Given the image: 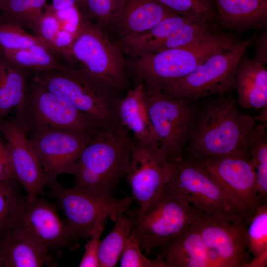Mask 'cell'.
Masks as SVG:
<instances>
[{"instance_id": "obj_25", "label": "cell", "mask_w": 267, "mask_h": 267, "mask_svg": "<svg viewBox=\"0 0 267 267\" xmlns=\"http://www.w3.org/2000/svg\"><path fill=\"white\" fill-rule=\"evenodd\" d=\"M128 213L118 214L111 220L115 223L114 227L100 240L99 267H114L119 261L134 222V214L127 215Z\"/></svg>"}, {"instance_id": "obj_16", "label": "cell", "mask_w": 267, "mask_h": 267, "mask_svg": "<svg viewBox=\"0 0 267 267\" xmlns=\"http://www.w3.org/2000/svg\"><path fill=\"white\" fill-rule=\"evenodd\" d=\"M196 224L213 267H243L251 259L243 221L222 222L203 215Z\"/></svg>"}, {"instance_id": "obj_29", "label": "cell", "mask_w": 267, "mask_h": 267, "mask_svg": "<svg viewBox=\"0 0 267 267\" xmlns=\"http://www.w3.org/2000/svg\"><path fill=\"white\" fill-rule=\"evenodd\" d=\"M125 0H79L82 17L106 30L113 25Z\"/></svg>"}, {"instance_id": "obj_22", "label": "cell", "mask_w": 267, "mask_h": 267, "mask_svg": "<svg viewBox=\"0 0 267 267\" xmlns=\"http://www.w3.org/2000/svg\"><path fill=\"white\" fill-rule=\"evenodd\" d=\"M196 223L160 248L168 267H213Z\"/></svg>"}, {"instance_id": "obj_38", "label": "cell", "mask_w": 267, "mask_h": 267, "mask_svg": "<svg viewBox=\"0 0 267 267\" xmlns=\"http://www.w3.org/2000/svg\"><path fill=\"white\" fill-rule=\"evenodd\" d=\"M15 179L11 160L5 143L0 140V180Z\"/></svg>"}, {"instance_id": "obj_11", "label": "cell", "mask_w": 267, "mask_h": 267, "mask_svg": "<svg viewBox=\"0 0 267 267\" xmlns=\"http://www.w3.org/2000/svg\"><path fill=\"white\" fill-rule=\"evenodd\" d=\"M51 196L62 209L74 240L89 238L96 222L129 212L132 197L115 198L112 194H96L85 192L74 187L62 186L57 179L46 181Z\"/></svg>"}, {"instance_id": "obj_40", "label": "cell", "mask_w": 267, "mask_h": 267, "mask_svg": "<svg viewBox=\"0 0 267 267\" xmlns=\"http://www.w3.org/2000/svg\"><path fill=\"white\" fill-rule=\"evenodd\" d=\"M267 266V251L253 257L243 267H266Z\"/></svg>"}, {"instance_id": "obj_2", "label": "cell", "mask_w": 267, "mask_h": 267, "mask_svg": "<svg viewBox=\"0 0 267 267\" xmlns=\"http://www.w3.org/2000/svg\"><path fill=\"white\" fill-rule=\"evenodd\" d=\"M124 127L101 129L92 135L79 157L74 187L96 194H112L126 175L132 139Z\"/></svg>"}, {"instance_id": "obj_9", "label": "cell", "mask_w": 267, "mask_h": 267, "mask_svg": "<svg viewBox=\"0 0 267 267\" xmlns=\"http://www.w3.org/2000/svg\"><path fill=\"white\" fill-rule=\"evenodd\" d=\"M203 215L187 201L166 191L140 215L134 214L131 233L147 254L161 248L194 225Z\"/></svg>"}, {"instance_id": "obj_6", "label": "cell", "mask_w": 267, "mask_h": 267, "mask_svg": "<svg viewBox=\"0 0 267 267\" xmlns=\"http://www.w3.org/2000/svg\"><path fill=\"white\" fill-rule=\"evenodd\" d=\"M255 39L254 35L214 53L187 75L172 83L161 91L186 102L231 92L235 89L239 61Z\"/></svg>"}, {"instance_id": "obj_43", "label": "cell", "mask_w": 267, "mask_h": 267, "mask_svg": "<svg viewBox=\"0 0 267 267\" xmlns=\"http://www.w3.org/2000/svg\"><path fill=\"white\" fill-rule=\"evenodd\" d=\"M0 240H1V236H0ZM0 267H1L0 263Z\"/></svg>"}, {"instance_id": "obj_23", "label": "cell", "mask_w": 267, "mask_h": 267, "mask_svg": "<svg viewBox=\"0 0 267 267\" xmlns=\"http://www.w3.org/2000/svg\"><path fill=\"white\" fill-rule=\"evenodd\" d=\"M118 115L122 126L133 134V138L158 144L148 116L142 84L138 83L120 99Z\"/></svg>"}, {"instance_id": "obj_39", "label": "cell", "mask_w": 267, "mask_h": 267, "mask_svg": "<svg viewBox=\"0 0 267 267\" xmlns=\"http://www.w3.org/2000/svg\"><path fill=\"white\" fill-rule=\"evenodd\" d=\"M254 61L266 65L267 63V29H264L262 35L258 38L256 42V53Z\"/></svg>"}, {"instance_id": "obj_12", "label": "cell", "mask_w": 267, "mask_h": 267, "mask_svg": "<svg viewBox=\"0 0 267 267\" xmlns=\"http://www.w3.org/2000/svg\"><path fill=\"white\" fill-rule=\"evenodd\" d=\"M172 163L166 192L187 201L205 217L222 222L240 220L219 186L195 162L181 156Z\"/></svg>"}, {"instance_id": "obj_13", "label": "cell", "mask_w": 267, "mask_h": 267, "mask_svg": "<svg viewBox=\"0 0 267 267\" xmlns=\"http://www.w3.org/2000/svg\"><path fill=\"white\" fill-rule=\"evenodd\" d=\"M132 144L126 176L132 198L138 205L136 215L151 208L162 196L172 172V163L155 143L132 138Z\"/></svg>"}, {"instance_id": "obj_35", "label": "cell", "mask_w": 267, "mask_h": 267, "mask_svg": "<svg viewBox=\"0 0 267 267\" xmlns=\"http://www.w3.org/2000/svg\"><path fill=\"white\" fill-rule=\"evenodd\" d=\"M108 218L99 219L95 222L89 239L85 245V251L79 265V267H99L98 253L100 236Z\"/></svg>"}, {"instance_id": "obj_30", "label": "cell", "mask_w": 267, "mask_h": 267, "mask_svg": "<svg viewBox=\"0 0 267 267\" xmlns=\"http://www.w3.org/2000/svg\"><path fill=\"white\" fill-rule=\"evenodd\" d=\"M174 13L195 21L219 24L217 15L207 0H156Z\"/></svg>"}, {"instance_id": "obj_5", "label": "cell", "mask_w": 267, "mask_h": 267, "mask_svg": "<svg viewBox=\"0 0 267 267\" xmlns=\"http://www.w3.org/2000/svg\"><path fill=\"white\" fill-rule=\"evenodd\" d=\"M33 73V82L69 102L103 129L123 127L118 117L120 99L114 96L115 89L92 82L70 68L67 73L55 70Z\"/></svg>"}, {"instance_id": "obj_24", "label": "cell", "mask_w": 267, "mask_h": 267, "mask_svg": "<svg viewBox=\"0 0 267 267\" xmlns=\"http://www.w3.org/2000/svg\"><path fill=\"white\" fill-rule=\"evenodd\" d=\"M33 71L9 62L0 49V121L12 110L17 113L23 108L28 91V77Z\"/></svg>"}, {"instance_id": "obj_15", "label": "cell", "mask_w": 267, "mask_h": 267, "mask_svg": "<svg viewBox=\"0 0 267 267\" xmlns=\"http://www.w3.org/2000/svg\"><path fill=\"white\" fill-rule=\"evenodd\" d=\"M92 135L58 129L32 133L29 138L46 181L57 179L61 174L75 175L80 154Z\"/></svg>"}, {"instance_id": "obj_4", "label": "cell", "mask_w": 267, "mask_h": 267, "mask_svg": "<svg viewBox=\"0 0 267 267\" xmlns=\"http://www.w3.org/2000/svg\"><path fill=\"white\" fill-rule=\"evenodd\" d=\"M82 17V16H81ZM106 30L82 17L70 45L59 56L64 64L89 80L113 89L126 82V62Z\"/></svg>"}, {"instance_id": "obj_31", "label": "cell", "mask_w": 267, "mask_h": 267, "mask_svg": "<svg viewBox=\"0 0 267 267\" xmlns=\"http://www.w3.org/2000/svg\"><path fill=\"white\" fill-rule=\"evenodd\" d=\"M35 44L46 45L39 37L30 34L20 24L5 19L0 14L1 49L15 50Z\"/></svg>"}, {"instance_id": "obj_8", "label": "cell", "mask_w": 267, "mask_h": 267, "mask_svg": "<svg viewBox=\"0 0 267 267\" xmlns=\"http://www.w3.org/2000/svg\"><path fill=\"white\" fill-rule=\"evenodd\" d=\"M15 120L26 133L46 129L74 131L93 135L103 129L96 121L69 102L33 81Z\"/></svg>"}, {"instance_id": "obj_21", "label": "cell", "mask_w": 267, "mask_h": 267, "mask_svg": "<svg viewBox=\"0 0 267 267\" xmlns=\"http://www.w3.org/2000/svg\"><path fill=\"white\" fill-rule=\"evenodd\" d=\"M236 101L245 109L267 107V69L249 59L245 53L238 63L235 77Z\"/></svg>"}, {"instance_id": "obj_33", "label": "cell", "mask_w": 267, "mask_h": 267, "mask_svg": "<svg viewBox=\"0 0 267 267\" xmlns=\"http://www.w3.org/2000/svg\"><path fill=\"white\" fill-rule=\"evenodd\" d=\"M121 267H168L164 259L158 255L154 259L145 257L137 239L130 233L120 256Z\"/></svg>"}, {"instance_id": "obj_7", "label": "cell", "mask_w": 267, "mask_h": 267, "mask_svg": "<svg viewBox=\"0 0 267 267\" xmlns=\"http://www.w3.org/2000/svg\"><path fill=\"white\" fill-rule=\"evenodd\" d=\"M191 160L217 183L226 196L233 215L247 225L261 204L255 171L249 157L231 154Z\"/></svg>"}, {"instance_id": "obj_45", "label": "cell", "mask_w": 267, "mask_h": 267, "mask_svg": "<svg viewBox=\"0 0 267 267\" xmlns=\"http://www.w3.org/2000/svg\"></svg>"}, {"instance_id": "obj_27", "label": "cell", "mask_w": 267, "mask_h": 267, "mask_svg": "<svg viewBox=\"0 0 267 267\" xmlns=\"http://www.w3.org/2000/svg\"><path fill=\"white\" fill-rule=\"evenodd\" d=\"M266 126L255 125L247 138L249 161L256 177L261 203L267 202V134Z\"/></svg>"}, {"instance_id": "obj_41", "label": "cell", "mask_w": 267, "mask_h": 267, "mask_svg": "<svg viewBox=\"0 0 267 267\" xmlns=\"http://www.w3.org/2000/svg\"><path fill=\"white\" fill-rule=\"evenodd\" d=\"M79 0H52L50 5L54 10H58L72 6L79 7Z\"/></svg>"}, {"instance_id": "obj_19", "label": "cell", "mask_w": 267, "mask_h": 267, "mask_svg": "<svg viewBox=\"0 0 267 267\" xmlns=\"http://www.w3.org/2000/svg\"><path fill=\"white\" fill-rule=\"evenodd\" d=\"M221 29L245 32L267 26V0H215Z\"/></svg>"}, {"instance_id": "obj_44", "label": "cell", "mask_w": 267, "mask_h": 267, "mask_svg": "<svg viewBox=\"0 0 267 267\" xmlns=\"http://www.w3.org/2000/svg\"><path fill=\"white\" fill-rule=\"evenodd\" d=\"M207 0L211 3V2H210L211 0Z\"/></svg>"}, {"instance_id": "obj_3", "label": "cell", "mask_w": 267, "mask_h": 267, "mask_svg": "<svg viewBox=\"0 0 267 267\" xmlns=\"http://www.w3.org/2000/svg\"><path fill=\"white\" fill-rule=\"evenodd\" d=\"M238 41L233 34L220 31L188 45L139 56L129 67L145 89L162 91L214 53L231 47Z\"/></svg>"}, {"instance_id": "obj_18", "label": "cell", "mask_w": 267, "mask_h": 267, "mask_svg": "<svg viewBox=\"0 0 267 267\" xmlns=\"http://www.w3.org/2000/svg\"><path fill=\"white\" fill-rule=\"evenodd\" d=\"M49 248L27 236L6 227L1 236V267H54L57 263L49 253Z\"/></svg>"}, {"instance_id": "obj_34", "label": "cell", "mask_w": 267, "mask_h": 267, "mask_svg": "<svg viewBox=\"0 0 267 267\" xmlns=\"http://www.w3.org/2000/svg\"><path fill=\"white\" fill-rule=\"evenodd\" d=\"M22 196L13 180H0V236L4 231L10 217Z\"/></svg>"}, {"instance_id": "obj_36", "label": "cell", "mask_w": 267, "mask_h": 267, "mask_svg": "<svg viewBox=\"0 0 267 267\" xmlns=\"http://www.w3.org/2000/svg\"><path fill=\"white\" fill-rule=\"evenodd\" d=\"M61 29L60 23L53 9L50 5H47L39 21L36 36L39 37L50 49L51 44Z\"/></svg>"}, {"instance_id": "obj_26", "label": "cell", "mask_w": 267, "mask_h": 267, "mask_svg": "<svg viewBox=\"0 0 267 267\" xmlns=\"http://www.w3.org/2000/svg\"><path fill=\"white\" fill-rule=\"evenodd\" d=\"M1 50L7 60L20 67L33 71L55 70L65 73L69 71V68L59 61L51 50L44 45L35 44L15 50Z\"/></svg>"}, {"instance_id": "obj_10", "label": "cell", "mask_w": 267, "mask_h": 267, "mask_svg": "<svg viewBox=\"0 0 267 267\" xmlns=\"http://www.w3.org/2000/svg\"><path fill=\"white\" fill-rule=\"evenodd\" d=\"M149 120L160 149L168 161L180 158L188 142L198 105L144 89Z\"/></svg>"}, {"instance_id": "obj_28", "label": "cell", "mask_w": 267, "mask_h": 267, "mask_svg": "<svg viewBox=\"0 0 267 267\" xmlns=\"http://www.w3.org/2000/svg\"><path fill=\"white\" fill-rule=\"evenodd\" d=\"M46 0H0V14L5 19L30 29L36 36Z\"/></svg>"}, {"instance_id": "obj_42", "label": "cell", "mask_w": 267, "mask_h": 267, "mask_svg": "<svg viewBox=\"0 0 267 267\" xmlns=\"http://www.w3.org/2000/svg\"><path fill=\"white\" fill-rule=\"evenodd\" d=\"M254 118L255 121L267 126V107L261 109L259 114Z\"/></svg>"}, {"instance_id": "obj_17", "label": "cell", "mask_w": 267, "mask_h": 267, "mask_svg": "<svg viewBox=\"0 0 267 267\" xmlns=\"http://www.w3.org/2000/svg\"><path fill=\"white\" fill-rule=\"evenodd\" d=\"M0 131L6 140L15 176L32 200L44 194L46 177L27 133L15 119L0 121Z\"/></svg>"}, {"instance_id": "obj_20", "label": "cell", "mask_w": 267, "mask_h": 267, "mask_svg": "<svg viewBox=\"0 0 267 267\" xmlns=\"http://www.w3.org/2000/svg\"><path fill=\"white\" fill-rule=\"evenodd\" d=\"M177 14L156 0H125L113 26L120 41L146 32L166 17Z\"/></svg>"}, {"instance_id": "obj_37", "label": "cell", "mask_w": 267, "mask_h": 267, "mask_svg": "<svg viewBox=\"0 0 267 267\" xmlns=\"http://www.w3.org/2000/svg\"><path fill=\"white\" fill-rule=\"evenodd\" d=\"M53 11L61 28L75 35L79 28L82 20L78 7L72 6Z\"/></svg>"}, {"instance_id": "obj_14", "label": "cell", "mask_w": 267, "mask_h": 267, "mask_svg": "<svg viewBox=\"0 0 267 267\" xmlns=\"http://www.w3.org/2000/svg\"><path fill=\"white\" fill-rule=\"evenodd\" d=\"M6 227L14 229L49 249L67 247L76 250L79 243L59 215L55 206L38 197L29 201L21 197L11 214Z\"/></svg>"}, {"instance_id": "obj_32", "label": "cell", "mask_w": 267, "mask_h": 267, "mask_svg": "<svg viewBox=\"0 0 267 267\" xmlns=\"http://www.w3.org/2000/svg\"><path fill=\"white\" fill-rule=\"evenodd\" d=\"M248 249L253 257L267 251V202L257 209L247 225Z\"/></svg>"}, {"instance_id": "obj_1", "label": "cell", "mask_w": 267, "mask_h": 267, "mask_svg": "<svg viewBox=\"0 0 267 267\" xmlns=\"http://www.w3.org/2000/svg\"><path fill=\"white\" fill-rule=\"evenodd\" d=\"M255 123L253 117L241 111L231 92L208 99L198 106L181 156L191 160L231 154L249 157L247 138Z\"/></svg>"}]
</instances>
